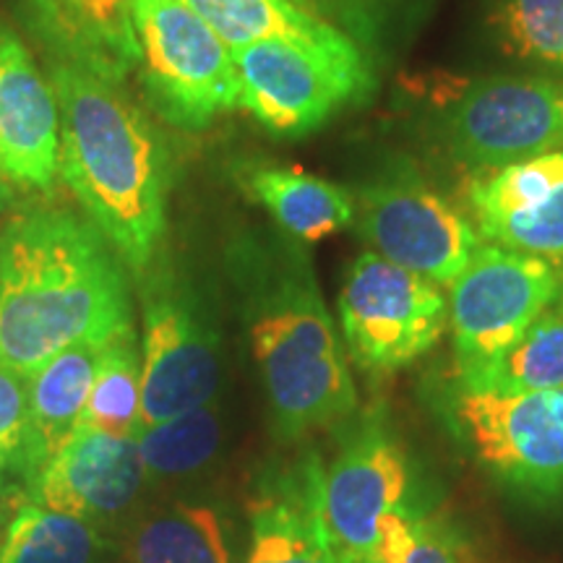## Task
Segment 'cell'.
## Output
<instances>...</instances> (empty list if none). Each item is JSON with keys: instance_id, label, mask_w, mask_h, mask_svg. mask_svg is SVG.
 Segmentation results:
<instances>
[{"instance_id": "obj_1", "label": "cell", "mask_w": 563, "mask_h": 563, "mask_svg": "<svg viewBox=\"0 0 563 563\" xmlns=\"http://www.w3.org/2000/svg\"><path fill=\"white\" fill-rule=\"evenodd\" d=\"M131 327L121 256L95 222L32 209L0 230V363L32 376L70 344Z\"/></svg>"}, {"instance_id": "obj_2", "label": "cell", "mask_w": 563, "mask_h": 563, "mask_svg": "<svg viewBox=\"0 0 563 563\" xmlns=\"http://www.w3.org/2000/svg\"><path fill=\"white\" fill-rule=\"evenodd\" d=\"M60 112V175L89 220L133 272L152 264L165 232L167 157L159 133L108 76L51 66Z\"/></svg>"}, {"instance_id": "obj_3", "label": "cell", "mask_w": 563, "mask_h": 563, "mask_svg": "<svg viewBox=\"0 0 563 563\" xmlns=\"http://www.w3.org/2000/svg\"><path fill=\"white\" fill-rule=\"evenodd\" d=\"M235 274L277 433L292 441L352 420L357 389L308 258L251 241Z\"/></svg>"}, {"instance_id": "obj_4", "label": "cell", "mask_w": 563, "mask_h": 563, "mask_svg": "<svg viewBox=\"0 0 563 563\" xmlns=\"http://www.w3.org/2000/svg\"><path fill=\"white\" fill-rule=\"evenodd\" d=\"M443 422L493 481L519 496H563V386L548 391H470L452 386Z\"/></svg>"}, {"instance_id": "obj_5", "label": "cell", "mask_w": 563, "mask_h": 563, "mask_svg": "<svg viewBox=\"0 0 563 563\" xmlns=\"http://www.w3.org/2000/svg\"><path fill=\"white\" fill-rule=\"evenodd\" d=\"M146 100L167 123L199 131L241 104L232 47L183 0H131Z\"/></svg>"}, {"instance_id": "obj_6", "label": "cell", "mask_w": 563, "mask_h": 563, "mask_svg": "<svg viewBox=\"0 0 563 563\" xmlns=\"http://www.w3.org/2000/svg\"><path fill=\"white\" fill-rule=\"evenodd\" d=\"M220 384V329L203 295L180 274H152L144 290L141 428L217 402Z\"/></svg>"}, {"instance_id": "obj_7", "label": "cell", "mask_w": 563, "mask_h": 563, "mask_svg": "<svg viewBox=\"0 0 563 563\" xmlns=\"http://www.w3.org/2000/svg\"><path fill=\"white\" fill-rule=\"evenodd\" d=\"M355 222L373 253L439 287L452 285L483 245L473 220L405 157H394L361 188Z\"/></svg>"}, {"instance_id": "obj_8", "label": "cell", "mask_w": 563, "mask_h": 563, "mask_svg": "<svg viewBox=\"0 0 563 563\" xmlns=\"http://www.w3.org/2000/svg\"><path fill=\"white\" fill-rule=\"evenodd\" d=\"M340 323L352 361L391 373L433 350L449 327V300L435 282L365 251L344 274Z\"/></svg>"}, {"instance_id": "obj_9", "label": "cell", "mask_w": 563, "mask_h": 563, "mask_svg": "<svg viewBox=\"0 0 563 563\" xmlns=\"http://www.w3.org/2000/svg\"><path fill=\"white\" fill-rule=\"evenodd\" d=\"M559 292L553 262L496 243L481 245L449 285L456 376L496 363L559 300Z\"/></svg>"}, {"instance_id": "obj_10", "label": "cell", "mask_w": 563, "mask_h": 563, "mask_svg": "<svg viewBox=\"0 0 563 563\" xmlns=\"http://www.w3.org/2000/svg\"><path fill=\"white\" fill-rule=\"evenodd\" d=\"M410 460L386 415L368 412L321 464V514L336 563H371L386 517L410 504Z\"/></svg>"}, {"instance_id": "obj_11", "label": "cell", "mask_w": 563, "mask_h": 563, "mask_svg": "<svg viewBox=\"0 0 563 563\" xmlns=\"http://www.w3.org/2000/svg\"><path fill=\"white\" fill-rule=\"evenodd\" d=\"M241 104L279 136H302L373 87L365 58H344L287 40L232 47Z\"/></svg>"}, {"instance_id": "obj_12", "label": "cell", "mask_w": 563, "mask_h": 563, "mask_svg": "<svg viewBox=\"0 0 563 563\" xmlns=\"http://www.w3.org/2000/svg\"><path fill=\"white\" fill-rule=\"evenodd\" d=\"M449 152L470 170H496L563 150V79L488 76L462 91L443 123Z\"/></svg>"}, {"instance_id": "obj_13", "label": "cell", "mask_w": 563, "mask_h": 563, "mask_svg": "<svg viewBox=\"0 0 563 563\" xmlns=\"http://www.w3.org/2000/svg\"><path fill=\"white\" fill-rule=\"evenodd\" d=\"M146 467L136 439H121L76 426L30 485V504L68 514L97 530H112L133 517L144 493Z\"/></svg>"}, {"instance_id": "obj_14", "label": "cell", "mask_w": 563, "mask_h": 563, "mask_svg": "<svg viewBox=\"0 0 563 563\" xmlns=\"http://www.w3.org/2000/svg\"><path fill=\"white\" fill-rule=\"evenodd\" d=\"M467 203L485 241L548 262L563 258V150L477 173Z\"/></svg>"}, {"instance_id": "obj_15", "label": "cell", "mask_w": 563, "mask_h": 563, "mask_svg": "<svg viewBox=\"0 0 563 563\" xmlns=\"http://www.w3.org/2000/svg\"><path fill=\"white\" fill-rule=\"evenodd\" d=\"M60 170V112L30 51L0 26V175L30 188H51Z\"/></svg>"}, {"instance_id": "obj_16", "label": "cell", "mask_w": 563, "mask_h": 563, "mask_svg": "<svg viewBox=\"0 0 563 563\" xmlns=\"http://www.w3.org/2000/svg\"><path fill=\"white\" fill-rule=\"evenodd\" d=\"M249 514L245 563H336L321 514V462L316 456L266 483L249 504Z\"/></svg>"}, {"instance_id": "obj_17", "label": "cell", "mask_w": 563, "mask_h": 563, "mask_svg": "<svg viewBox=\"0 0 563 563\" xmlns=\"http://www.w3.org/2000/svg\"><path fill=\"white\" fill-rule=\"evenodd\" d=\"M183 3L199 13L230 47L258 40H287L344 58H365V53L347 34L295 5L292 0H183Z\"/></svg>"}, {"instance_id": "obj_18", "label": "cell", "mask_w": 563, "mask_h": 563, "mask_svg": "<svg viewBox=\"0 0 563 563\" xmlns=\"http://www.w3.org/2000/svg\"><path fill=\"white\" fill-rule=\"evenodd\" d=\"M104 342H76L30 376V420L37 473L76 431L87 407Z\"/></svg>"}, {"instance_id": "obj_19", "label": "cell", "mask_w": 563, "mask_h": 563, "mask_svg": "<svg viewBox=\"0 0 563 563\" xmlns=\"http://www.w3.org/2000/svg\"><path fill=\"white\" fill-rule=\"evenodd\" d=\"M125 563H232L224 525L207 504H167L125 530Z\"/></svg>"}, {"instance_id": "obj_20", "label": "cell", "mask_w": 563, "mask_h": 563, "mask_svg": "<svg viewBox=\"0 0 563 563\" xmlns=\"http://www.w3.org/2000/svg\"><path fill=\"white\" fill-rule=\"evenodd\" d=\"M249 188L290 235L306 243L323 241L355 222V199L332 180L292 167H258Z\"/></svg>"}, {"instance_id": "obj_21", "label": "cell", "mask_w": 563, "mask_h": 563, "mask_svg": "<svg viewBox=\"0 0 563 563\" xmlns=\"http://www.w3.org/2000/svg\"><path fill=\"white\" fill-rule=\"evenodd\" d=\"M456 386L470 391H548L563 386V300L538 316L527 332L481 371L456 376Z\"/></svg>"}, {"instance_id": "obj_22", "label": "cell", "mask_w": 563, "mask_h": 563, "mask_svg": "<svg viewBox=\"0 0 563 563\" xmlns=\"http://www.w3.org/2000/svg\"><path fill=\"white\" fill-rule=\"evenodd\" d=\"M110 553L102 530L37 504L21 506L0 543V563H108Z\"/></svg>"}, {"instance_id": "obj_23", "label": "cell", "mask_w": 563, "mask_h": 563, "mask_svg": "<svg viewBox=\"0 0 563 563\" xmlns=\"http://www.w3.org/2000/svg\"><path fill=\"white\" fill-rule=\"evenodd\" d=\"M150 483L186 481L201 473L222 446L220 405L211 402L136 433Z\"/></svg>"}, {"instance_id": "obj_24", "label": "cell", "mask_w": 563, "mask_h": 563, "mask_svg": "<svg viewBox=\"0 0 563 563\" xmlns=\"http://www.w3.org/2000/svg\"><path fill=\"white\" fill-rule=\"evenodd\" d=\"M81 426L121 439H136L141 428V357L133 327L110 336L104 344L81 412Z\"/></svg>"}, {"instance_id": "obj_25", "label": "cell", "mask_w": 563, "mask_h": 563, "mask_svg": "<svg viewBox=\"0 0 563 563\" xmlns=\"http://www.w3.org/2000/svg\"><path fill=\"white\" fill-rule=\"evenodd\" d=\"M313 16L347 34L373 63L386 51L397 53L418 32L433 0H292Z\"/></svg>"}, {"instance_id": "obj_26", "label": "cell", "mask_w": 563, "mask_h": 563, "mask_svg": "<svg viewBox=\"0 0 563 563\" xmlns=\"http://www.w3.org/2000/svg\"><path fill=\"white\" fill-rule=\"evenodd\" d=\"M493 21L506 53L563 74V0H498Z\"/></svg>"}, {"instance_id": "obj_27", "label": "cell", "mask_w": 563, "mask_h": 563, "mask_svg": "<svg viewBox=\"0 0 563 563\" xmlns=\"http://www.w3.org/2000/svg\"><path fill=\"white\" fill-rule=\"evenodd\" d=\"M37 477L32 420L30 376L0 363V490L5 483L21 481L26 493Z\"/></svg>"}, {"instance_id": "obj_28", "label": "cell", "mask_w": 563, "mask_h": 563, "mask_svg": "<svg viewBox=\"0 0 563 563\" xmlns=\"http://www.w3.org/2000/svg\"><path fill=\"white\" fill-rule=\"evenodd\" d=\"M402 563H464V545L443 519L426 514L418 540Z\"/></svg>"}, {"instance_id": "obj_29", "label": "cell", "mask_w": 563, "mask_h": 563, "mask_svg": "<svg viewBox=\"0 0 563 563\" xmlns=\"http://www.w3.org/2000/svg\"><path fill=\"white\" fill-rule=\"evenodd\" d=\"M11 186H13V183L5 180L3 175H0V211L9 207V201H11Z\"/></svg>"}]
</instances>
